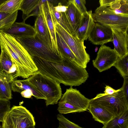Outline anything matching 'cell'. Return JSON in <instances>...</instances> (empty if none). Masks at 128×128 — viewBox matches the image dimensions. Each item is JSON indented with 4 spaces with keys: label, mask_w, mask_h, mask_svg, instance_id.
I'll list each match as a JSON object with an SVG mask.
<instances>
[{
    "label": "cell",
    "mask_w": 128,
    "mask_h": 128,
    "mask_svg": "<svg viewBox=\"0 0 128 128\" xmlns=\"http://www.w3.org/2000/svg\"><path fill=\"white\" fill-rule=\"evenodd\" d=\"M0 46L15 63L18 77L27 78L38 70L32 57L12 36L0 31Z\"/></svg>",
    "instance_id": "obj_2"
},
{
    "label": "cell",
    "mask_w": 128,
    "mask_h": 128,
    "mask_svg": "<svg viewBox=\"0 0 128 128\" xmlns=\"http://www.w3.org/2000/svg\"><path fill=\"white\" fill-rule=\"evenodd\" d=\"M108 7L117 14L128 16V0H115Z\"/></svg>",
    "instance_id": "obj_26"
},
{
    "label": "cell",
    "mask_w": 128,
    "mask_h": 128,
    "mask_svg": "<svg viewBox=\"0 0 128 128\" xmlns=\"http://www.w3.org/2000/svg\"><path fill=\"white\" fill-rule=\"evenodd\" d=\"M121 90L111 95L97 94L90 102L99 104L107 108L115 116L122 114L128 110V99L122 88Z\"/></svg>",
    "instance_id": "obj_6"
},
{
    "label": "cell",
    "mask_w": 128,
    "mask_h": 128,
    "mask_svg": "<svg viewBox=\"0 0 128 128\" xmlns=\"http://www.w3.org/2000/svg\"><path fill=\"white\" fill-rule=\"evenodd\" d=\"M32 57L38 71L60 84L70 87L78 86L89 77L86 68L73 61L63 58L61 62H54Z\"/></svg>",
    "instance_id": "obj_1"
},
{
    "label": "cell",
    "mask_w": 128,
    "mask_h": 128,
    "mask_svg": "<svg viewBox=\"0 0 128 128\" xmlns=\"http://www.w3.org/2000/svg\"><path fill=\"white\" fill-rule=\"evenodd\" d=\"M73 2L77 8L82 14L87 12L85 5L86 2L85 0H73Z\"/></svg>",
    "instance_id": "obj_32"
},
{
    "label": "cell",
    "mask_w": 128,
    "mask_h": 128,
    "mask_svg": "<svg viewBox=\"0 0 128 128\" xmlns=\"http://www.w3.org/2000/svg\"><path fill=\"white\" fill-rule=\"evenodd\" d=\"M57 118L59 122L58 128H83L70 121L62 114H58Z\"/></svg>",
    "instance_id": "obj_28"
},
{
    "label": "cell",
    "mask_w": 128,
    "mask_h": 128,
    "mask_svg": "<svg viewBox=\"0 0 128 128\" xmlns=\"http://www.w3.org/2000/svg\"><path fill=\"white\" fill-rule=\"evenodd\" d=\"M8 113L14 128H28L35 126L33 115L22 106H14Z\"/></svg>",
    "instance_id": "obj_10"
},
{
    "label": "cell",
    "mask_w": 128,
    "mask_h": 128,
    "mask_svg": "<svg viewBox=\"0 0 128 128\" xmlns=\"http://www.w3.org/2000/svg\"><path fill=\"white\" fill-rule=\"evenodd\" d=\"M14 37L32 56L54 62H60L63 60L60 55L42 42L36 35L34 37Z\"/></svg>",
    "instance_id": "obj_4"
},
{
    "label": "cell",
    "mask_w": 128,
    "mask_h": 128,
    "mask_svg": "<svg viewBox=\"0 0 128 128\" xmlns=\"http://www.w3.org/2000/svg\"><path fill=\"white\" fill-rule=\"evenodd\" d=\"M114 66L123 78L128 76V54L119 58Z\"/></svg>",
    "instance_id": "obj_27"
},
{
    "label": "cell",
    "mask_w": 128,
    "mask_h": 128,
    "mask_svg": "<svg viewBox=\"0 0 128 128\" xmlns=\"http://www.w3.org/2000/svg\"><path fill=\"white\" fill-rule=\"evenodd\" d=\"M12 90L13 92L20 93L27 90H31L33 96L36 99L46 100V97L36 88L30 83L26 79L23 80H15L12 84Z\"/></svg>",
    "instance_id": "obj_20"
},
{
    "label": "cell",
    "mask_w": 128,
    "mask_h": 128,
    "mask_svg": "<svg viewBox=\"0 0 128 128\" xmlns=\"http://www.w3.org/2000/svg\"><path fill=\"white\" fill-rule=\"evenodd\" d=\"M6 0H0V6Z\"/></svg>",
    "instance_id": "obj_40"
},
{
    "label": "cell",
    "mask_w": 128,
    "mask_h": 128,
    "mask_svg": "<svg viewBox=\"0 0 128 128\" xmlns=\"http://www.w3.org/2000/svg\"><path fill=\"white\" fill-rule=\"evenodd\" d=\"M102 128H128V110L121 115L114 117Z\"/></svg>",
    "instance_id": "obj_23"
},
{
    "label": "cell",
    "mask_w": 128,
    "mask_h": 128,
    "mask_svg": "<svg viewBox=\"0 0 128 128\" xmlns=\"http://www.w3.org/2000/svg\"><path fill=\"white\" fill-rule=\"evenodd\" d=\"M67 6L68 8L66 13L75 36L80 25L82 14L76 6L73 0H68Z\"/></svg>",
    "instance_id": "obj_19"
},
{
    "label": "cell",
    "mask_w": 128,
    "mask_h": 128,
    "mask_svg": "<svg viewBox=\"0 0 128 128\" xmlns=\"http://www.w3.org/2000/svg\"><path fill=\"white\" fill-rule=\"evenodd\" d=\"M0 128H3L2 126L0 125Z\"/></svg>",
    "instance_id": "obj_42"
},
{
    "label": "cell",
    "mask_w": 128,
    "mask_h": 128,
    "mask_svg": "<svg viewBox=\"0 0 128 128\" xmlns=\"http://www.w3.org/2000/svg\"><path fill=\"white\" fill-rule=\"evenodd\" d=\"M0 54V73L14 80L18 77L16 65L10 55L2 49Z\"/></svg>",
    "instance_id": "obj_15"
},
{
    "label": "cell",
    "mask_w": 128,
    "mask_h": 128,
    "mask_svg": "<svg viewBox=\"0 0 128 128\" xmlns=\"http://www.w3.org/2000/svg\"><path fill=\"white\" fill-rule=\"evenodd\" d=\"M56 32L62 38L76 58L78 65L86 68L90 59L86 52L84 42L66 31L58 23H55Z\"/></svg>",
    "instance_id": "obj_8"
},
{
    "label": "cell",
    "mask_w": 128,
    "mask_h": 128,
    "mask_svg": "<svg viewBox=\"0 0 128 128\" xmlns=\"http://www.w3.org/2000/svg\"><path fill=\"white\" fill-rule=\"evenodd\" d=\"M2 31L14 37H34L36 34L34 27L23 22H15L9 28Z\"/></svg>",
    "instance_id": "obj_16"
},
{
    "label": "cell",
    "mask_w": 128,
    "mask_h": 128,
    "mask_svg": "<svg viewBox=\"0 0 128 128\" xmlns=\"http://www.w3.org/2000/svg\"><path fill=\"white\" fill-rule=\"evenodd\" d=\"M48 4L55 24L56 22L58 23L66 30L62 13L56 11L53 4L49 0H48Z\"/></svg>",
    "instance_id": "obj_30"
},
{
    "label": "cell",
    "mask_w": 128,
    "mask_h": 128,
    "mask_svg": "<svg viewBox=\"0 0 128 128\" xmlns=\"http://www.w3.org/2000/svg\"><path fill=\"white\" fill-rule=\"evenodd\" d=\"M121 89V88L117 90H115L110 86L106 85L105 87V90L104 91V93H102L104 95H111L119 91Z\"/></svg>",
    "instance_id": "obj_34"
},
{
    "label": "cell",
    "mask_w": 128,
    "mask_h": 128,
    "mask_svg": "<svg viewBox=\"0 0 128 128\" xmlns=\"http://www.w3.org/2000/svg\"><path fill=\"white\" fill-rule=\"evenodd\" d=\"M12 79L0 73V99L9 100L12 98Z\"/></svg>",
    "instance_id": "obj_21"
},
{
    "label": "cell",
    "mask_w": 128,
    "mask_h": 128,
    "mask_svg": "<svg viewBox=\"0 0 128 128\" xmlns=\"http://www.w3.org/2000/svg\"><path fill=\"white\" fill-rule=\"evenodd\" d=\"M123 78V84L121 88L122 89L126 96L128 99V76L124 77Z\"/></svg>",
    "instance_id": "obj_35"
},
{
    "label": "cell",
    "mask_w": 128,
    "mask_h": 128,
    "mask_svg": "<svg viewBox=\"0 0 128 128\" xmlns=\"http://www.w3.org/2000/svg\"><path fill=\"white\" fill-rule=\"evenodd\" d=\"M2 122L3 128H14L8 112L4 116Z\"/></svg>",
    "instance_id": "obj_33"
},
{
    "label": "cell",
    "mask_w": 128,
    "mask_h": 128,
    "mask_svg": "<svg viewBox=\"0 0 128 128\" xmlns=\"http://www.w3.org/2000/svg\"><path fill=\"white\" fill-rule=\"evenodd\" d=\"M119 58L114 49L103 44L100 47L96 58L92 60V64L101 72L114 66Z\"/></svg>",
    "instance_id": "obj_9"
},
{
    "label": "cell",
    "mask_w": 128,
    "mask_h": 128,
    "mask_svg": "<svg viewBox=\"0 0 128 128\" xmlns=\"http://www.w3.org/2000/svg\"><path fill=\"white\" fill-rule=\"evenodd\" d=\"M26 80L46 97V106L57 104L61 98L60 84L39 71Z\"/></svg>",
    "instance_id": "obj_3"
},
{
    "label": "cell",
    "mask_w": 128,
    "mask_h": 128,
    "mask_svg": "<svg viewBox=\"0 0 128 128\" xmlns=\"http://www.w3.org/2000/svg\"><path fill=\"white\" fill-rule=\"evenodd\" d=\"M88 110L94 120L103 125L115 116L107 108L98 103L90 102Z\"/></svg>",
    "instance_id": "obj_17"
},
{
    "label": "cell",
    "mask_w": 128,
    "mask_h": 128,
    "mask_svg": "<svg viewBox=\"0 0 128 128\" xmlns=\"http://www.w3.org/2000/svg\"><path fill=\"white\" fill-rule=\"evenodd\" d=\"M57 47L60 54L63 58L73 61L78 65L76 58L61 36L56 32Z\"/></svg>",
    "instance_id": "obj_22"
},
{
    "label": "cell",
    "mask_w": 128,
    "mask_h": 128,
    "mask_svg": "<svg viewBox=\"0 0 128 128\" xmlns=\"http://www.w3.org/2000/svg\"><path fill=\"white\" fill-rule=\"evenodd\" d=\"M90 100L79 90L70 86L62 96L57 110L61 114L84 112L88 110Z\"/></svg>",
    "instance_id": "obj_5"
},
{
    "label": "cell",
    "mask_w": 128,
    "mask_h": 128,
    "mask_svg": "<svg viewBox=\"0 0 128 128\" xmlns=\"http://www.w3.org/2000/svg\"><path fill=\"white\" fill-rule=\"evenodd\" d=\"M34 28L37 37L42 42L52 49L50 35L41 2L39 6L38 14L35 21Z\"/></svg>",
    "instance_id": "obj_11"
},
{
    "label": "cell",
    "mask_w": 128,
    "mask_h": 128,
    "mask_svg": "<svg viewBox=\"0 0 128 128\" xmlns=\"http://www.w3.org/2000/svg\"><path fill=\"white\" fill-rule=\"evenodd\" d=\"M91 10L82 14L80 23L75 36L84 42L88 39L95 24Z\"/></svg>",
    "instance_id": "obj_14"
},
{
    "label": "cell",
    "mask_w": 128,
    "mask_h": 128,
    "mask_svg": "<svg viewBox=\"0 0 128 128\" xmlns=\"http://www.w3.org/2000/svg\"><path fill=\"white\" fill-rule=\"evenodd\" d=\"M92 17L94 22L128 32V16L117 14L109 7L100 6L92 14Z\"/></svg>",
    "instance_id": "obj_7"
},
{
    "label": "cell",
    "mask_w": 128,
    "mask_h": 128,
    "mask_svg": "<svg viewBox=\"0 0 128 128\" xmlns=\"http://www.w3.org/2000/svg\"><path fill=\"white\" fill-rule=\"evenodd\" d=\"M112 32L110 27L96 22L88 38L94 45H102L112 42Z\"/></svg>",
    "instance_id": "obj_12"
},
{
    "label": "cell",
    "mask_w": 128,
    "mask_h": 128,
    "mask_svg": "<svg viewBox=\"0 0 128 128\" xmlns=\"http://www.w3.org/2000/svg\"><path fill=\"white\" fill-rule=\"evenodd\" d=\"M115 0H100L99 1L100 6L105 7H109Z\"/></svg>",
    "instance_id": "obj_37"
},
{
    "label": "cell",
    "mask_w": 128,
    "mask_h": 128,
    "mask_svg": "<svg viewBox=\"0 0 128 128\" xmlns=\"http://www.w3.org/2000/svg\"><path fill=\"white\" fill-rule=\"evenodd\" d=\"M10 107L9 100L0 99V122H2L4 116L10 110Z\"/></svg>",
    "instance_id": "obj_31"
},
{
    "label": "cell",
    "mask_w": 128,
    "mask_h": 128,
    "mask_svg": "<svg viewBox=\"0 0 128 128\" xmlns=\"http://www.w3.org/2000/svg\"><path fill=\"white\" fill-rule=\"evenodd\" d=\"M18 11L11 14L4 19L0 21V31H3L9 28L16 20Z\"/></svg>",
    "instance_id": "obj_29"
},
{
    "label": "cell",
    "mask_w": 128,
    "mask_h": 128,
    "mask_svg": "<svg viewBox=\"0 0 128 128\" xmlns=\"http://www.w3.org/2000/svg\"><path fill=\"white\" fill-rule=\"evenodd\" d=\"M54 9L56 12L60 13L65 12L67 10L68 6H67L62 5L61 2H59L57 6H54Z\"/></svg>",
    "instance_id": "obj_36"
},
{
    "label": "cell",
    "mask_w": 128,
    "mask_h": 128,
    "mask_svg": "<svg viewBox=\"0 0 128 128\" xmlns=\"http://www.w3.org/2000/svg\"><path fill=\"white\" fill-rule=\"evenodd\" d=\"M112 41L114 48L119 58L128 54V35L127 32L111 28Z\"/></svg>",
    "instance_id": "obj_13"
},
{
    "label": "cell",
    "mask_w": 128,
    "mask_h": 128,
    "mask_svg": "<svg viewBox=\"0 0 128 128\" xmlns=\"http://www.w3.org/2000/svg\"><path fill=\"white\" fill-rule=\"evenodd\" d=\"M20 94L23 97L25 98H30L32 96H33L32 92L30 90L24 91Z\"/></svg>",
    "instance_id": "obj_38"
},
{
    "label": "cell",
    "mask_w": 128,
    "mask_h": 128,
    "mask_svg": "<svg viewBox=\"0 0 128 128\" xmlns=\"http://www.w3.org/2000/svg\"><path fill=\"white\" fill-rule=\"evenodd\" d=\"M22 0H6L0 6V12L12 14L20 10Z\"/></svg>",
    "instance_id": "obj_25"
},
{
    "label": "cell",
    "mask_w": 128,
    "mask_h": 128,
    "mask_svg": "<svg viewBox=\"0 0 128 128\" xmlns=\"http://www.w3.org/2000/svg\"><path fill=\"white\" fill-rule=\"evenodd\" d=\"M28 128H35V126H30V127H29Z\"/></svg>",
    "instance_id": "obj_41"
},
{
    "label": "cell",
    "mask_w": 128,
    "mask_h": 128,
    "mask_svg": "<svg viewBox=\"0 0 128 128\" xmlns=\"http://www.w3.org/2000/svg\"><path fill=\"white\" fill-rule=\"evenodd\" d=\"M11 14L7 12H0V21L4 19Z\"/></svg>",
    "instance_id": "obj_39"
},
{
    "label": "cell",
    "mask_w": 128,
    "mask_h": 128,
    "mask_svg": "<svg viewBox=\"0 0 128 128\" xmlns=\"http://www.w3.org/2000/svg\"><path fill=\"white\" fill-rule=\"evenodd\" d=\"M42 4L45 18L51 37L52 49L57 54L60 55L57 44L55 24L49 6L48 0H42Z\"/></svg>",
    "instance_id": "obj_18"
},
{
    "label": "cell",
    "mask_w": 128,
    "mask_h": 128,
    "mask_svg": "<svg viewBox=\"0 0 128 128\" xmlns=\"http://www.w3.org/2000/svg\"><path fill=\"white\" fill-rule=\"evenodd\" d=\"M40 2V0H22L20 9L22 12V22H25L31 12L39 8Z\"/></svg>",
    "instance_id": "obj_24"
}]
</instances>
